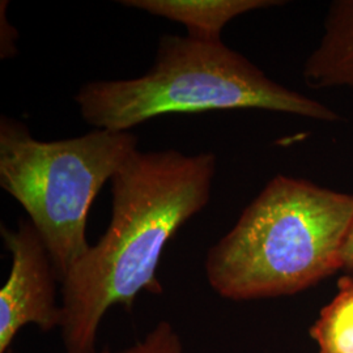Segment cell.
I'll list each match as a JSON object with an SVG mask.
<instances>
[{"label":"cell","mask_w":353,"mask_h":353,"mask_svg":"<svg viewBox=\"0 0 353 353\" xmlns=\"http://www.w3.org/2000/svg\"><path fill=\"white\" fill-rule=\"evenodd\" d=\"M278 0H123L122 6L138 8L153 16L181 23L188 28L189 37L221 41V30L228 23L243 13L280 6Z\"/></svg>","instance_id":"cell-7"},{"label":"cell","mask_w":353,"mask_h":353,"mask_svg":"<svg viewBox=\"0 0 353 353\" xmlns=\"http://www.w3.org/2000/svg\"><path fill=\"white\" fill-rule=\"evenodd\" d=\"M318 353H353V276L338 280L334 299L309 330Z\"/></svg>","instance_id":"cell-8"},{"label":"cell","mask_w":353,"mask_h":353,"mask_svg":"<svg viewBox=\"0 0 353 353\" xmlns=\"http://www.w3.org/2000/svg\"><path fill=\"white\" fill-rule=\"evenodd\" d=\"M83 119L99 130L131 131L165 114L261 109L321 122L339 114L303 93L280 85L223 41L165 34L145 75L96 80L75 96Z\"/></svg>","instance_id":"cell-3"},{"label":"cell","mask_w":353,"mask_h":353,"mask_svg":"<svg viewBox=\"0 0 353 353\" xmlns=\"http://www.w3.org/2000/svg\"><path fill=\"white\" fill-rule=\"evenodd\" d=\"M117 353H185V348L173 325L160 321L144 339Z\"/></svg>","instance_id":"cell-9"},{"label":"cell","mask_w":353,"mask_h":353,"mask_svg":"<svg viewBox=\"0 0 353 353\" xmlns=\"http://www.w3.org/2000/svg\"><path fill=\"white\" fill-rule=\"evenodd\" d=\"M212 152H134L115 172L110 224L62 283L65 353H100L97 336L113 306L132 313L140 292L161 294L165 246L210 202Z\"/></svg>","instance_id":"cell-1"},{"label":"cell","mask_w":353,"mask_h":353,"mask_svg":"<svg viewBox=\"0 0 353 353\" xmlns=\"http://www.w3.org/2000/svg\"><path fill=\"white\" fill-rule=\"evenodd\" d=\"M353 227V195L274 176L207 252L208 284L223 299L292 296L341 270Z\"/></svg>","instance_id":"cell-2"},{"label":"cell","mask_w":353,"mask_h":353,"mask_svg":"<svg viewBox=\"0 0 353 353\" xmlns=\"http://www.w3.org/2000/svg\"><path fill=\"white\" fill-rule=\"evenodd\" d=\"M138 150L131 131L34 139L19 119L0 118V186L20 203L50 254L59 283L88 252L92 203Z\"/></svg>","instance_id":"cell-4"},{"label":"cell","mask_w":353,"mask_h":353,"mask_svg":"<svg viewBox=\"0 0 353 353\" xmlns=\"http://www.w3.org/2000/svg\"><path fill=\"white\" fill-rule=\"evenodd\" d=\"M7 4H8V1H1V7H0V10H1V17H0V20H1V23H0V26H1L0 28L1 29V43H0L1 59H10L16 54L17 32L8 23V20L4 14V10L7 8Z\"/></svg>","instance_id":"cell-10"},{"label":"cell","mask_w":353,"mask_h":353,"mask_svg":"<svg viewBox=\"0 0 353 353\" xmlns=\"http://www.w3.org/2000/svg\"><path fill=\"white\" fill-rule=\"evenodd\" d=\"M8 353H16V352H12V351H10V352ZM100 353H114L113 351H112V350H110V348H109V347H105V348H102L101 351H100Z\"/></svg>","instance_id":"cell-12"},{"label":"cell","mask_w":353,"mask_h":353,"mask_svg":"<svg viewBox=\"0 0 353 353\" xmlns=\"http://www.w3.org/2000/svg\"><path fill=\"white\" fill-rule=\"evenodd\" d=\"M341 270L353 274V227L341 252Z\"/></svg>","instance_id":"cell-11"},{"label":"cell","mask_w":353,"mask_h":353,"mask_svg":"<svg viewBox=\"0 0 353 353\" xmlns=\"http://www.w3.org/2000/svg\"><path fill=\"white\" fill-rule=\"evenodd\" d=\"M303 75L313 88L353 89V0L331 1L325 32L307 57Z\"/></svg>","instance_id":"cell-6"},{"label":"cell","mask_w":353,"mask_h":353,"mask_svg":"<svg viewBox=\"0 0 353 353\" xmlns=\"http://www.w3.org/2000/svg\"><path fill=\"white\" fill-rule=\"evenodd\" d=\"M0 236L12 259L10 276L0 290V353H8L21 328L61 330L63 313L57 305L58 274L33 224L20 220L16 230L1 225Z\"/></svg>","instance_id":"cell-5"}]
</instances>
